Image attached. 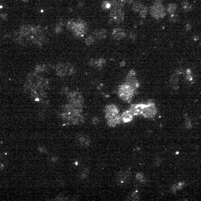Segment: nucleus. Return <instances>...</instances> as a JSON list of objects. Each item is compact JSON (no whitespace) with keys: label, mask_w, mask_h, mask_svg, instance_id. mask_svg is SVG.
I'll use <instances>...</instances> for the list:
<instances>
[{"label":"nucleus","mask_w":201,"mask_h":201,"mask_svg":"<svg viewBox=\"0 0 201 201\" xmlns=\"http://www.w3.org/2000/svg\"><path fill=\"white\" fill-rule=\"evenodd\" d=\"M68 27L77 37H83L87 32V25L81 20H75L68 23Z\"/></svg>","instance_id":"nucleus-1"},{"label":"nucleus","mask_w":201,"mask_h":201,"mask_svg":"<svg viewBox=\"0 0 201 201\" xmlns=\"http://www.w3.org/2000/svg\"><path fill=\"white\" fill-rule=\"evenodd\" d=\"M56 72L59 76L63 77L66 75H72L75 72V69L70 64L59 63L56 66Z\"/></svg>","instance_id":"nucleus-2"},{"label":"nucleus","mask_w":201,"mask_h":201,"mask_svg":"<svg viewBox=\"0 0 201 201\" xmlns=\"http://www.w3.org/2000/svg\"><path fill=\"white\" fill-rule=\"evenodd\" d=\"M134 94V90L127 84L121 86L119 90V95L124 100H130Z\"/></svg>","instance_id":"nucleus-3"},{"label":"nucleus","mask_w":201,"mask_h":201,"mask_svg":"<svg viewBox=\"0 0 201 201\" xmlns=\"http://www.w3.org/2000/svg\"><path fill=\"white\" fill-rule=\"evenodd\" d=\"M157 114V108L153 103L145 104L143 110H142V115H143L146 118H153Z\"/></svg>","instance_id":"nucleus-4"},{"label":"nucleus","mask_w":201,"mask_h":201,"mask_svg":"<svg viewBox=\"0 0 201 201\" xmlns=\"http://www.w3.org/2000/svg\"><path fill=\"white\" fill-rule=\"evenodd\" d=\"M126 84H127L130 87H132L134 90L139 87V82H138L136 78V73H135V72H133V71L130 72L127 77Z\"/></svg>","instance_id":"nucleus-5"},{"label":"nucleus","mask_w":201,"mask_h":201,"mask_svg":"<svg viewBox=\"0 0 201 201\" xmlns=\"http://www.w3.org/2000/svg\"><path fill=\"white\" fill-rule=\"evenodd\" d=\"M106 113V118L107 119H110V118L113 117V116H116L119 114V110H118L117 107L114 105H109L106 107L105 109Z\"/></svg>","instance_id":"nucleus-6"},{"label":"nucleus","mask_w":201,"mask_h":201,"mask_svg":"<svg viewBox=\"0 0 201 201\" xmlns=\"http://www.w3.org/2000/svg\"><path fill=\"white\" fill-rule=\"evenodd\" d=\"M144 107H145V104H135V105L131 106L129 110L133 116H138V115L142 114Z\"/></svg>","instance_id":"nucleus-7"},{"label":"nucleus","mask_w":201,"mask_h":201,"mask_svg":"<svg viewBox=\"0 0 201 201\" xmlns=\"http://www.w3.org/2000/svg\"><path fill=\"white\" fill-rule=\"evenodd\" d=\"M78 143L84 147H87L90 145V139L86 135H80L78 138Z\"/></svg>","instance_id":"nucleus-8"},{"label":"nucleus","mask_w":201,"mask_h":201,"mask_svg":"<svg viewBox=\"0 0 201 201\" xmlns=\"http://www.w3.org/2000/svg\"><path fill=\"white\" fill-rule=\"evenodd\" d=\"M121 122H122V119H121V116H119V114L107 119V123L110 127L116 126Z\"/></svg>","instance_id":"nucleus-9"},{"label":"nucleus","mask_w":201,"mask_h":201,"mask_svg":"<svg viewBox=\"0 0 201 201\" xmlns=\"http://www.w3.org/2000/svg\"><path fill=\"white\" fill-rule=\"evenodd\" d=\"M133 117V115L130 112V110L127 111H125L122 113V115L121 116V119L122 121L124 122H129L130 121H132Z\"/></svg>","instance_id":"nucleus-10"},{"label":"nucleus","mask_w":201,"mask_h":201,"mask_svg":"<svg viewBox=\"0 0 201 201\" xmlns=\"http://www.w3.org/2000/svg\"><path fill=\"white\" fill-rule=\"evenodd\" d=\"M129 176H130V174H129V172H127V171L121 172L118 174L117 180L119 182H120V183H124V182L126 181V180H127Z\"/></svg>","instance_id":"nucleus-11"},{"label":"nucleus","mask_w":201,"mask_h":201,"mask_svg":"<svg viewBox=\"0 0 201 201\" xmlns=\"http://www.w3.org/2000/svg\"><path fill=\"white\" fill-rule=\"evenodd\" d=\"M113 37L116 39H122L125 37V34L121 29H116L113 32Z\"/></svg>","instance_id":"nucleus-12"},{"label":"nucleus","mask_w":201,"mask_h":201,"mask_svg":"<svg viewBox=\"0 0 201 201\" xmlns=\"http://www.w3.org/2000/svg\"><path fill=\"white\" fill-rule=\"evenodd\" d=\"M177 82H178V78H177L176 75H174V76L172 77V79H171V85H172V87H174V88L177 89V87H178V84H177Z\"/></svg>","instance_id":"nucleus-13"},{"label":"nucleus","mask_w":201,"mask_h":201,"mask_svg":"<svg viewBox=\"0 0 201 201\" xmlns=\"http://www.w3.org/2000/svg\"><path fill=\"white\" fill-rule=\"evenodd\" d=\"M45 69H46V66H45V65H39V66H37V67H36L35 71H36V72H37V73H40V72H43Z\"/></svg>","instance_id":"nucleus-14"},{"label":"nucleus","mask_w":201,"mask_h":201,"mask_svg":"<svg viewBox=\"0 0 201 201\" xmlns=\"http://www.w3.org/2000/svg\"><path fill=\"white\" fill-rule=\"evenodd\" d=\"M95 37L98 39L104 38L105 37V32L104 31H97L95 32Z\"/></svg>","instance_id":"nucleus-15"},{"label":"nucleus","mask_w":201,"mask_h":201,"mask_svg":"<svg viewBox=\"0 0 201 201\" xmlns=\"http://www.w3.org/2000/svg\"><path fill=\"white\" fill-rule=\"evenodd\" d=\"M136 179H137V180H139V181H140V182L145 181V176H144L142 174H141V173H138V174H136Z\"/></svg>","instance_id":"nucleus-16"},{"label":"nucleus","mask_w":201,"mask_h":201,"mask_svg":"<svg viewBox=\"0 0 201 201\" xmlns=\"http://www.w3.org/2000/svg\"><path fill=\"white\" fill-rule=\"evenodd\" d=\"M183 183H178V184H177V185H174V186H173V188H172L173 192H176V191L178 190V189H181V188L183 187Z\"/></svg>","instance_id":"nucleus-17"},{"label":"nucleus","mask_w":201,"mask_h":201,"mask_svg":"<svg viewBox=\"0 0 201 201\" xmlns=\"http://www.w3.org/2000/svg\"><path fill=\"white\" fill-rule=\"evenodd\" d=\"M131 200H139V194H138L137 192H133V193L132 194V195H131Z\"/></svg>","instance_id":"nucleus-18"},{"label":"nucleus","mask_w":201,"mask_h":201,"mask_svg":"<svg viewBox=\"0 0 201 201\" xmlns=\"http://www.w3.org/2000/svg\"><path fill=\"white\" fill-rule=\"evenodd\" d=\"M88 175V169H84L81 172V178H86Z\"/></svg>","instance_id":"nucleus-19"},{"label":"nucleus","mask_w":201,"mask_h":201,"mask_svg":"<svg viewBox=\"0 0 201 201\" xmlns=\"http://www.w3.org/2000/svg\"><path fill=\"white\" fill-rule=\"evenodd\" d=\"M93 42H94V38H93L92 37H87V40H86V43H87V44H88V45L92 44Z\"/></svg>","instance_id":"nucleus-20"},{"label":"nucleus","mask_w":201,"mask_h":201,"mask_svg":"<svg viewBox=\"0 0 201 201\" xmlns=\"http://www.w3.org/2000/svg\"><path fill=\"white\" fill-rule=\"evenodd\" d=\"M186 126L187 128H190L191 127H192V124H191V121L189 120V119H187L186 120Z\"/></svg>","instance_id":"nucleus-21"},{"label":"nucleus","mask_w":201,"mask_h":201,"mask_svg":"<svg viewBox=\"0 0 201 201\" xmlns=\"http://www.w3.org/2000/svg\"><path fill=\"white\" fill-rule=\"evenodd\" d=\"M98 122H99V119H98V118L95 117L94 119H92V124H93V125H97L98 123Z\"/></svg>","instance_id":"nucleus-22"},{"label":"nucleus","mask_w":201,"mask_h":201,"mask_svg":"<svg viewBox=\"0 0 201 201\" xmlns=\"http://www.w3.org/2000/svg\"><path fill=\"white\" fill-rule=\"evenodd\" d=\"M38 149H39V151H40V152H41V153H46V149L44 148V147H40Z\"/></svg>","instance_id":"nucleus-23"},{"label":"nucleus","mask_w":201,"mask_h":201,"mask_svg":"<svg viewBox=\"0 0 201 201\" xmlns=\"http://www.w3.org/2000/svg\"><path fill=\"white\" fill-rule=\"evenodd\" d=\"M4 168V165L2 164V163H0V170L3 169Z\"/></svg>","instance_id":"nucleus-24"}]
</instances>
